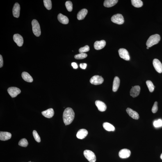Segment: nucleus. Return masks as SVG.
<instances>
[{
    "mask_svg": "<svg viewBox=\"0 0 162 162\" xmlns=\"http://www.w3.org/2000/svg\"><path fill=\"white\" fill-rule=\"evenodd\" d=\"M75 114L72 108H67L63 113V119L64 123L66 126L72 123L74 118Z\"/></svg>",
    "mask_w": 162,
    "mask_h": 162,
    "instance_id": "1",
    "label": "nucleus"
},
{
    "mask_svg": "<svg viewBox=\"0 0 162 162\" xmlns=\"http://www.w3.org/2000/svg\"><path fill=\"white\" fill-rule=\"evenodd\" d=\"M161 37L159 35L156 34L151 35L147 40L146 42V45L149 47L157 44L159 42Z\"/></svg>",
    "mask_w": 162,
    "mask_h": 162,
    "instance_id": "2",
    "label": "nucleus"
},
{
    "mask_svg": "<svg viewBox=\"0 0 162 162\" xmlns=\"http://www.w3.org/2000/svg\"><path fill=\"white\" fill-rule=\"evenodd\" d=\"M32 26L33 33L35 36H40L41 34V31L40 25L36 20H33L32 21Z\"/></svg>",
    "mask_w": 162,
    "mask_h": 162,
    "instance_id": "3",
    "label": "nucleus"
},
{
    "mask_svg": "<svg viewBox=\"0 0 162 162\" xmlns=\"http://www.w3.org/2000/svg\"><path fill=\"white\" fill-rule=\"evenodd\" d=\"M83 154L88 161L90 162H95L96 157L94 153L91 151L86 150L83 152Z\"/></svg>",
    "mask_w": 162,
    "mask_h": 162,
    "instance_id": "4",
    "label": "nucleus"
},
{
    "mask_svg": "<svg viewBox=\"0 0 162 162\" xmlns=\"http://www.w3.org/2000/svg\"><path fill=\"white\" fill-rule=\"evenodd\" d=\"M111 20L113 23L119 25L123 24L124 22L123 16L120 14L113 15L111 17Z\"/></svg>",
    "mask_w": 162,
    "mask_h": 162,
    "instance_id": "5",
    "label": "nucleus"
},
{
    "mask_svg": "<svg viewBox=\"0 0 162 162\" xmlns=\"http://www.w3.org/2000/svg\"><path fill=\"white\" fill-rule=\"evenodd\" d=\"M90 82L92 84L98 85L102 84L104 82V79L102 77L99 75H95L91 78Z\"/></svg>",
    "mask_w": 162,
    "mask_h": 162,
    "instance_id": "6",
    "label": "nucleus"
},
{
    "mask_svg": "<svg viewBox=\"0 0 162 162\" xmlns=\"http://www.w3.org/2000/svg\"><path fill=\"white\" fill-rule=\"evenodd\" d=\"M9 94L12 98H15L21 93V90L18 88L15 87H11L8 89Z\"/></svg>",
    "mask_w": 162,
    "mask_h": 162,
    "instance_id": "7",
    "label": "nucleus"
},
{
    "mask_svg": "<svg viewBox=\"0 0 162 162\" xmlns=\"http://www.w3.org/2000/svg\"><path fill=\"white\" fill-rule=\"evenodd\" d=\"M118 52L119 56L121 58L127 61H129L130 60V57L129 52L126 49H120L119 50Z\"/></svg>",
    "mask_w": 162,
    "mask_h": 162,
    "instance_id": "8",
    "label": "nucleus"
},
{
    "mask_svg": "<svg viewBox=\"0 0 162 162\" xmlns=\"http://www.w3.org/2000/svg\"><path fill=\"white\" fill-rule=\"evenodd\" d=\"M153 65L157 72L160 73L162 72V64L159 60L155 59L153 60Z\"/></svg>",
    "mask_w": 162,
    "mask_h": 162,
    "instance_id": "9",
    "label": "nucleus"
},
{
    "mask_svg": "<svg viewBox=\"0 0 162 162\" xmlns=\"http://www.w3.org/2000/svg\"><path fill=\"white\" fill-rule=\"evenodd\" d=\"M140 87L139 86H135L132 87L130 91V95L133 98L136 97L140 94Z\"/></svg>",
    "mask_w": 162,
    "mask_h": 162,
    "instance_id": "10",
    "label": "nucleus"
},
{
    "mask_svg": "<svg viewBox=\"0 0 162 162\" xmlns=\"http://www.w3.org/2000/svg\"><path fill=\"white\" fill-rule=\"evenodd\" d=\"M13 40L17 45L19 47H21L24 43V40L23 37L21 35L17 34L14 35Z\"/></svg>",
    "mask_w": 162,
    "mask_h": 162,
    "instance_id": "11",
    "label": "nucleus"
},
{
    "mask_svg": "<svg viewBox=\"0 0 162 162\" xmlns=\"http://www.w3.org/2000/svg\"><path fill=\"white\" fill-rule=\"evenodd\" d=\"M131 154V151L129 149H124L120 151L119 155L121 158H126L129 157L130 156Z\"/></svg>",
    "mask_w": 162,
    "mask_h": 162,
    "instance_id": "12",
    "label": "nucleus"
},
{
    "mask_svg": "<svg viewBox=\"0 0 162 162\" xmlns=\"http://www.w3.org/2000/svg\"><path fill=\"white\" fill-rule=\"evenodd\" d=\"M11 134L7 132L1 131L0 132V140L2 141H6L11 138Z\"/></svg>",
    "mask_w": 162,
    "mask_h": 162,
    "instance_id": "13",
    "label": "nucleus"
},
{
    "mask_svg": "<svg viewBox=\"0 0 162 162\" xmlns=\"http://www.w3.org/2000/svg\"><path fill=\"white\" fill-rule=\"evenodd\" d=\"M129 116L135 120H138L139 118V115L137 112L134 111L130 108H128L126 110Z\"/></svg>",
    "mask_w": 162,
    "mask_h": 162,
    "instance_id": "14",
    "label": "nucleus"
},
{
    "mask_svg": "<svg viewBox=\"0 0 162 162\" xmlns=\"http://www.w3.org/2000/svg\"><path fill=\"white\" fill-rule=\"evenodd\" d=\"M88 132L87 130L82 129L79 130L77 134V138L79 139H82L84 138L88 135Z\"/></svg>",
    "mask_w": 162,
    "mask_h": 162,
    "instance_id": "15",
    "label": "nucleus"
},
{
    "mask_svg": "<svg viewBox=\"0 0 162 162\" xmlns=\"http://www.w3.org/2000/svg\"><path fill=\"white\" fill-rule=\"evenodd\" d=\"M20 5L18 3H15L14 5L12 11L14 16L16 18H18L20 14Z\"/></svg>",
    "mask_w": 162,
    "mask_h": 162,
    "instance_id": "16",
    "label": "nucleus"
},
{
    "mask_svg": "<svg viewBox=\"0 0 162 162\" xmlns=\"http://www.w3.org/2000/svg\"><path fill=\"white\" fill-rule=\"evenodd\" d=\"M95 104L100 111L104 112L106 111L107 109L106 105L102 101L99 100L96 101Z\"/></svg>",
    "mask_w": 162,
    "mask_h": 162,
    "instance_id": "17",
    "label": "nucleus"
},
{
    "mask_svg": "<svg viewBox=\"0 0 162 162\" xmlns=\"http://www.w3.org/2000/svg\"><path fill=\"white\" fill-rule=\"evenodd\" d=\"M106 42L104 40L97 41L94 44V47L97 50H100L104 48L106 45Z\"/></svg>",
    "mask_w": 162,
    "mask_h": 162,
    "instance_id": "18",
    "label": "nucleus"
},
{
    "mask_svg": "<svg viewBox=\"0 0 162 162\" xmlns=\"http://www.w3.org/2000/svg\"><path fill=\"white\" fill-rule=\"evenodd\" d=\"M42 114L46 118H52L54 115V111L52 108H51L46 111H42Z\"/></svg>",
    "mask_w": 162,
    "mask_h": 162,
    "instance_id": "19",
    "label": "nucleus"
},
{
    "mask_svg": "<svg viewBox=\"0 0 162 162\" xmlns=\"http://www.w3.org/2000/svg\"><path fill=\"white\" fill-rule=\"evenodd\" d=\"M120 81L119 78L117 77H115L114 79L112 90L113 91L116 92L118 90L120 86Z\"/></svg>",
    "mask_w": 162,
    "mask_h": 162,
    "instance_id": "20",
    "label": "nucleus"
},
{
    "mask_svg": "<svg viewBox=\"0 0 162 162\" xmlns=\"http://www.w3.org/2000/svg\"><path fill=\"white\" fill-rule=\"evenodd\" d=\"M58 19L60 22L63 24H66L69 22V19L66 16L62 14H59Z\"/></svg>",
    "mask_w": 162,
    "mask_h": 162,
    "instance_id": "21",
    "label": "nucleus"
},
{
    "mask_svg": "<svg viewBox=\"0 0 162 162\" xmlns=\"http://www.w3.org/2000/svg\"><path fill=\"white\" fill-rule=\"evenodd\" d=\"M21 76L23 79L27 82L31 83L33 81V78L27 72H23L21 74Z\"/></svg>",
    "mask_w": 162,
    "mask_h": 162,
    "instance_id": "22",
    "label": "nucleus"
},
{
    "mask_svg": "<svg viewBox=\"0 0 162 162\" xmlns=\"http://www.w3.org/2000/svg\"><path fill=\"white\" fill-rule=\"evenodd\" d=\"M88 13V11L86 9H83L78 12L77 15V18L79 20L84 19Z\"/></svg>",
    "mask_w": 162,
    "mask_h": 162,
    "instance_id": "23",
    "label": "nucleus"
},
{
    "mask_svg": "<svg viewBox=\"0 0 162 162\" xmlns=\"http://www.w3.org/2000/svg\"><path fill=\"white\" fill-rule=\"evenodd\" d=\"M118 1L117 0H106L104 1V5L106 7H111L114 6Z\"/></svg>",
    "mask_w": 162,
    "mask_h": 162,
    "instance_id": "24",
    "label": "nucleus"
},
{
    "mask_svg": "<svg viewBox=\"0 0 162 162\" xmlns=\"http://www.w3.org/2000/svg\"><path fill=\"white\" fill-rule=\"evenodd\" d=\"M103 128L108 131H115V128L113 125L107 122H105L103 125Z\"/></svg>",
    "mask_w": 162,
    "mask_h": 162,
    "instance_id": "25",
    "label": "nucleus"
},
{
    "mask_svg": "<svg viewBox=\"0 0 162 162\" xmlns=\"http://www.w3.org/2000/svg\"><path fill=\"white\" fill-rule=\"evenodd\" d=\"M132 4L136 8H140L143 5V3L140 0H132Z\"/></svg>",
    "mask_w": 162,
    "mask_h": 162,
    "instance_id": "26",
    "label": "nucleus"
},
{
    "mask_svg": "<svg viewBox=\"0 0 162 162\" xmlns=\"http://www.w3.org/2000/svg\"><path fill=\"white\" fill-rule=\"evenodd\" d=\"M146 83L147 85L148 88L150 92H152L154 91L155 87L153 84L152 82L151 81L148 80L146 82Z\"/></svg>",
    "mask_w": 162,
    "mask_h": 162,
    "instance_id": "27",
    "label": "nucleus"
},
{
    "mask_svg": "<svg viewBox=\"0 0 162 162\" xmlns=\"http://www.w3.org/2000/svg\"><path fill=\"white\" fill-rule=\"evenodd\" d=\"M44 5L47 10H51L52 7L51 1V0H44Z\"/></svg>",
    "mask_w": 162,
    "mask_h": 162,
    "instance_id": "28",
    "label": "nucleus"
},
{
    "mask_svg": "<svg viewBox=\"0 0 162 162\" xmlns=\"http://www.w3.org/2000/svg\"><path fill=\"white\" fill-rule=\"evenodd\" d=\"M18 145L21 146L26 147L28 145V143L27 140L25 138H23L19 141Z\"/></svg>",
    "mask_w": 162,
    "mask_h": 162,
    "instance_id": "29",
    "label": "nucleus"
},
{
    "mask_svg": "<svg viewBox=\"0 0 162 162\" xmlns=\"http://www.w3.org/2000/svg\"><path fill=\"white\" fill-rule=\"evenodd\" d=\"M88 55L86 53H81L75 55L74 56L75 58L76 59H83L87 57Z\"/></svg>",
    "mask_w": 162,
    "mask_h": 162,
    "instance_id": "30",
    "label": "nucleus"
},
{
    "mask_svg": "<svg viewBox=\"0 0 162 162\" xmlns=\"http://www.w3.org/2000/svg\"><path fill=\"white\" fill-rule=\"evenodd\" d=\"M66 7L68 11L69 12L72 11L73 8L72 3L71 1H68L66 2L65 3Z\"/></svg>",
    "mask_w": 162,
    "mask_h": 162,
    "instance_id": "31",
    "label": "nucleus"
},
{
    "mask_svg": "<svg viewBox=\"0 0 162 162\" xmlns=\"http://www.w3.org/2000/svg\"><path fill=\"white\" fill-rule=\"evenodd\" d=\"M90 50V47L88 45H86L84 47L80 48L79 50V51L80 53H84L87 52Z\"/></svg>",
    "mask_w": 162,
    "mask_h": 162,
    "instance_id": "32",
    "label": "nucleus"
},
{
    "mask_svg": "<svg viewBox=\"0 0 162 162\" xmlns=\"http://www.w3.org/2000/svg\"><path fill=\"white\" fill-rule=\"evenodd\" d=\"M33 135L36 141L39 143L41 141V139L40 136L35 130H34L33 131Z\"/></svg>",
    "mask_w": 162,
    "mask_h": 162,
    "instance_id": "33",
    "label": "nucleus"
},
{
    "mask_svg": "<svg viewBox=\"0 0 162 162\" xmlns=\"http://www.w3.org/2000/svg\"><path fill=\"white\" fill-rule=\"evenodd\" d=\"M154 125L156 128L161 127L162 126V120L159 119L155 121L154 122Z\"/></svg>",
    "mask_w": 162,
    "mask_h": 162,
    "instance_id": "34",
    "label": "nucleus"
},
{
    "mask_svg": "<svg viewBox=\"0 0 162 162\" xmlns=\"http://www.w3.org/2000/svg\"><path fill=\"white\" fill-rule=\"evenodd\" d=\"M158 109V103L157 101H156L154 103V104L153 107L152 111L153 113H155L157 111Z\"/></svg>",
    "mask_w": 162,
    "mask_h": 162,
    "instance_id": "35",
    "label": "nucleus"
},
{
    "mask_svg": "<svg viewBox=\"0 0 162 162\" xmlns=\"http://www.w3.org/2000/svg\"><path fill=\"white\" fill-rule=\"evenodd\" d=\"M80 66L82 69H85L87 66V64L85 63H81L80 64Z\"/></svg>",
    "mask_w": 162,
    "mask_h": 162,
    "instance_id": "36",
    "label": "nucleus"
},
{
    "mask_svg": "<svg viewBox=\"0 0 162 162\" xmlns=\"http://www.w3.org/2000/svg\"><path fill=\"white\" fill-rule=\"evenodd\" d=\"M3 61L2 56L0 55V67L1 68L3 66Z\"/></svg>",
    "mask_w": 162,
    "mask_h": 162,
    "instance_id": "37",
    "label": "nucleus"
},
{
    "mask_svg": "<svg viewBox=\"0 0 162 162\" xmlns=\"http://www.w3.org/2000/svg\"><path fill=\"white\" fill-rule=\"evenodd\" d=\"M72 65L73 68L74 69H77L78 68V65L77 64L74 63V62L72 63Z\"/></svg>",
    "mask_w": 162,
    "mask_h": 162,
    "instance_id": "38",
    "label": "nucleus"
},
{
    "mask_svg": "<svg viewBox=\"0 0 162 162\" xmlns=\"http://www.w3.org/2000/svg\"><path fill=\"white\" fill-rule=\"evenodd\" d=\"M160 158H161V159L162 160V153L160 156Z\"/></svg>",
    "mask_w": 162,
    "mask_h": 162,
    "instance_id": "39",
    "label": "nucleus"
},
{
    "mask_svg": "<svg viewBox=\"0 0 162 162\" xmlns=\"http://www.w3.org/2000/svg\"><path fill=\"white\" fill-rule=\"evenodd\" d=\"M147 49H149V47H147Z\"/></svg>",
    "mask_w": 162,
    "mask_h": 162,
    "instance_id": "40",
    "label": "nucleus"
},
{
    "mask_svg": "<svg viewBox=\"0 0 162 162\" xmlns=\"http://www.w3.org/2000/svg\"><path fill=\"white\" fill-rule=\"evenodd\" d=\"M29 162H31V161H29Z\"/></svg>",
    "mask_w": 162,
    "mask_h": 162,
    "instance_id": "41",
    "label": "nucleus"
}]
</instances>
